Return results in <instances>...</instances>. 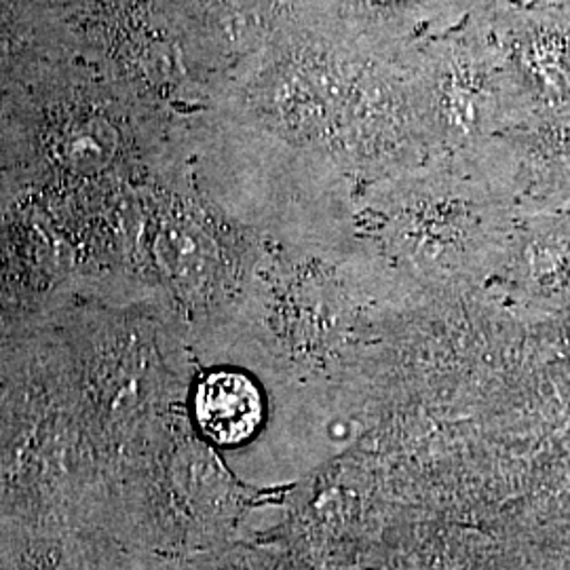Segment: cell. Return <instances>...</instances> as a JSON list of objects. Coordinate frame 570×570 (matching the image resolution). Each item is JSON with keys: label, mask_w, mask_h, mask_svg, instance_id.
<instances>
[{"label": "cell", "mask_w": 570, "mask_h": 570, "mask_svg": "<svg viewBox=\"0 0 570 570\" xmlns=\"http://www.w3.org/2000/svg\"><path fill=\"white\" fill-rule=\"evenodd\" d=\"M524 117L570 104V11L541 2L513 13L499 49Z\"/></svg>", "instance_id": "1"}, {"label": "cell", "mask_w": 570, "mask_h": 570, "mask_svg": "<svg viewBox=\"0 0 570 570\" xmlns=\"http://www.w3.org/2000/svg\"><path fill=\"white\" fill-rule=\"evenodd\" d=\"M0 570H121V553L89 524L0 513Z\"/></svg>", "instance_id": "2"}, {"label": "cell", "mask_w": 570, "mask_h": 570, "mask_svg": "<svg viewBox=\"0 0 570 570\" xmlns=\"http://www.w3.org/2000/svg\"><path fill=\"white\" fill-rule=\"evenodd\" d=\"M530 298L570 303V205L515 214L501 263Z\"/></svg>", "instance_id": "3"}, {"label": "cell", "mask_w": 570, "mask_h": 570, "mask_svg": "<svg viewBox=\"0 0 570 570\" xmlns=\"http://www.w3.org/2000/svg\"><path fill=\"white\" fill-rule=\"evenodd\" d=\"M195 428L218 450L247 446L265 421L258 385L237 370H216L199 381L193 397Z\"/></svg>", "instance_id": "4"}, {"label": "cell", "mask_w": 570, "mask_h": 570, "mask_svg": "<svg viewBox=\"0 0 570 570\" xmlns=\"http://www.w3.org/2000/svg\"><path fill=\"white\" fill-rule=\"evenodd\" d=\"M370 9H379V11H406L407 4L412 0H362Z\"/></svg>", "instance_id": "5"}]
</instances>
